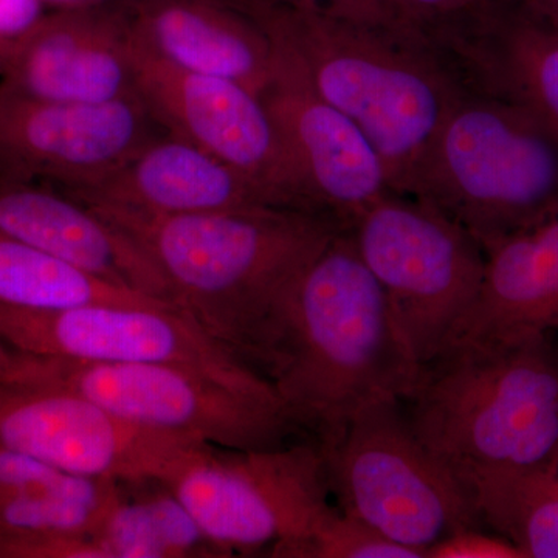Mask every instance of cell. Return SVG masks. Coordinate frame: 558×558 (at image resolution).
Instances as JSON below:
<instances>
[{"label": "cell", "instance_id": "15", "mask_svg": "<svg viewBox=\"0 0 558 558\" xmlns=\"http://www.w3.org/2000/svg\"><path fill=\"white\" fill-rule=\"evenodd\" d=\"M65 193L94 207L159 216L286 207L226 161L168 131L98 182Z\"/></svg>", "mask_w": 558, "mask_h": 558}, {"label": "cell", "instance_id": "27", "mask_svg": "<svg viewBox=\"0 0 558 558\" xmlns=\"http://www.w3.org/2000/svg\"><path fill=\"white\" fill-rule=\"evenodd\" d=\"M38 17L36 0H0V36L27 32Z\"/></svg>", "mask_w": 558, "mask_h": 558}, {"label": "cell", "instance_id": "4", "mask_svg": "<svg viewBox=\"0 0 558 558\" xmlns=\"http://www.w3.org/2000/svg\"><path fill=\"white\" fill-rule=\"evenodd\" d=\"M253 20L299 61L312 87L365 132L396 193L414 178L462 97L403 25L352 20L312 5L258 9Z\"/></svg>", "mask_w": 558, "mask_h": 558}, {"label": "cell", "instance_id": "8", "mask_svg": "<svg viewBox=\"0 0 558 558\" xmlns=\"http://www.w3.org/2000/svg\"><path fill=\"white\" fill-rule=\"evenodd\" d=\"M347 230L384 289L411 357L417 365L435 357L478 299L486 250L435 205L396 191Z\"/></svg>", "mask_w": 558, "mask_h": 558}, {"label": "cell", "instance_id": "26", "mask_svg": "<svg viewBox=\"0 0 558 558\" xmlns=\"http://www.w3.org/2000/svg\"><path fill=\"white\" fill-rule=\"evenodd\" d=\"M403 27L450 16L476 0H389Z\"/></svg>", "mask_w": 558, "mask_h": 558}, {"label": "cell", "instance_id": "3", "mask_svg": "<svg viewBox=\"0 0 558 558\" xmlns=\"http://www.w3.org/2000/svg\"><path fill=\"white\" fill-rule=\"evenodd\" d=\"M89 207L145 248L183 315L253 369L293 279L344 229L290 207L178 216Z\"/></svg>", "mask_w": 558, "mask_h": 558}, {"label": "cell", "instance_id": "21", "mask_svg": "<svg viewBox=\"0 0 558 558\" xmlns=\"http://www.w3.org/2000/svg\"><path fill=\"white\" fill-rule=\"evenodd\" d=\"M106 558L222 557L165 480L120 481L98 532Z\"/></svg>", "mask_w": 558, "mask_h": 558}, {"label": "cell", "instance_id": "18", "mask_svg": "<svg viewBox=\"0 0 558 558\" xmlns=\"http://www.w3.org/2000/svg\"><path fill=\"white\" fill-rule=\"evenodd\" d=\"M517 330L558 332V213L486 248L478 299L450 341Z\"/></svg>", "mask_w": 558, "mask_h": 558}, {"label": "cell", "instance_id": "5", "mask_svg": "<svg viewBox=\"0 0 558 558\" xmlns=\"http://www.w3.org/2000/svg\"><path fill=\"white\" fill-rule=\"evenodd\" d=\"M484 250L558 213V131L519 106L462 95L410 190Z\"/></svg>", "mask_w": 558, "mask_h": 558}, {"label": "cell", "instance_id": "7", "mask_svg": "<svg viewBox=\"0 0 558 558\" xmlns=\"http://www.w3.org/2000/svg\"><path fill=\"white\" fill-rule=\"evenodd\" d=\"M315 444L341 512L422 558L451 535L486 529L458 481L411 428L400 399L371 403Z\"/></svg>", "mask_w": 558, "mask_h": 558}, {"label": "cell", "instance_id": "23", "mask_svg": "<svg viewBox=\"0 0 558 558\" xmlns=\"http://www.w3.org/2000/svg\"><path fill=\"white\" fill-rule=\"evenodd\" d=\"M487 531L523 558H558V470L499 481L475 501Z\"/></svg>", "mask_w": 558, "mask_h": 558}, {"label": "cell", "instance_id": "10", "mask_svg": "<svg viewBox=\"0 0 558 558\" xmlns=\"http://www.w3.org/2000/svg\"><path fill=\"white\" fill-rule=\"evenodd\" d=\"M0 344L27 354L87 362L186 366L284 410L263 374L171 307L95 304L54 312L0 307Z\"/></svg>", "mask_w": 558, "mask_h": 558}, {"label": "cell", "instance_id": "9", "mask_svg": "<svg viewBox=\"0 0 558 558\" xmlns=\"http://www.w3.org/2000/svg\"><path fill=\"white\" fill-rule=\"evenodd\" d=\"M130 57L138 97L165 130L226 161L269 191L279 204L319 213L258 94L238 81L180 69L150 50L134 32L130 33Z\"/></svg>", "mask_w": 558, "mask_h": 558}, {"label": "cell", "instance_id": "14", "mask_svg": "<svg viewBox=\"0 0 558 558\" xmlns=\"http://www.w3.org/2000/svg\"><path fill=\"white\" fill-rule=\"evenodd\" d=\"M165 132L140 97L95 105L0 97V150L68 190L98 182Z\"/></svg>", "mask_w": 558, "mask_h": 558}, {"label": "cell", "instance_id": "22", "mask_svg": "<svg viewBox=\"0 0 558 558\" xmlns=\"http://www.w3.org/2000/svg\"><path fill=\"white\" fill-rule=\"evenodd\" d=\"M95 304L178 310L165 301L110 284L57 256L0 233V307L54 312Z\"/></svg>", "mask_w": 558, "mask_h": 558}, {"label": "cell", "instance_id": "20", "mask_svg": "<svg viewBox=\"0 0 558 558\" xmlns=\"http://www.w3.org/2000/svg\"><path fill=\"white\" fill-rule=\"evenodd\" d=\"M134 33L171 64L238 81L258 95L277 65V46L258 21L238 20L194 3L157 5Z\"/></svg>", "mask_w": 558, "mask_h": 558}, {"label": "cell", "instance_id": "16", "mask_svg": "<svg viewBox=\"0 0 558 558\" xmlns=\"http://www.w3.org/2000/svg\"><path fill=\"white\" fill-rule=\"evenodd\" d=\"M0 233L110 284L174 306L167 278L145 248L68 193L25 185L0 186Z\"/></svg>", "mask_w": 558, "mask_h": 558}, {"label": "cell", "instance_id": "6", "mask_svg": "<svg viewBox=\"0 0 558 558\" xmlns=\"http://www.w3.org/2000/svg\"><path fill=\"white\" fill-rule=\"evenodd\" d=\"M0 380L68 389L138 427L218 449H277L299 435L279 407L170 363L87 362L0 344Z\"/></svg>", "mask_w": 558, "mask_h": 558}, {"label": "cell", "instance_id": "13", "mask_svg": "<svg viewBox=\"0 0 558 558\" xmlns=\"http://www.w3.org/2000/svg\"><path fill=\"white\" fill-rule=\"evenodd\" d=\"M274 43L277 65L259 97L277 121L311 204L347 229L391 193L387 167L365 132L319 97L299 61Z\"/></svg>", "mask_w": 558, "mask_h": 558}, {"label": "cell", "instance_id": "28", "mask_svg": "<svg viewBox=\"0 0 558 558\" xmlns=\"http://www.w3.org/2000/svg\"><path fill=\"white\" fill-rule=\"evenodd\" d=\"M557 2H558V0H557Z\"/></svg>", "mask_w": 558, "mask_h": 558}, {"label": "cell", "instance_id": "19", "mask_svg": "<svg viewBox=\"0 0 558 558\" xmlns=\"http://www.w3.org/2000/svg\"><path fill=\"white\" fill-rule=\"evenodd\" d=\"M167 483L222 557L271 554L277 545V517L245 451L204 447Z\"/></svg>", "mask_w": 558, "mask_h": 558}, {"label": "cell", "instance_id": "25", "mask_svg": "<svg viewBox=\"0 0 558 558\" xmlns=\"http://www.w3.org/2000/svg\"><path fill=\"white\" fill-rule=\"evenodd\" d=\"M293 5H312L352 20L402 25L389 0H284Z\"/></svg>", "mask_w": 558, "mask_h": 558}, {"label": "cell", "instance_id": "17", "mask_svg": "<svg viewBox=\"0 0 558 558\" xmlns=\"http://www.w3.org/2000/svg\"><path fill=\"white\" fill-rule=\"evenodd\" d=\"M9 92L86 105L138 97L130 33L84 17L53 22L14 53Z\"/></svg>", "mask_w": 558, "mask_h": 558}, {"label": "cell", "instance_id": "1", "mask_svg": "<svg viewBox=\"0 0 558 558\" xmlns=\"http://www.w3.org/2000/svg\"><path fill=\"white\" fill-rule=\"evenodd\" d=\"M417 368L347 229L293 279L256 363L296 432L315 442L371 403L402 399Z\"/></svg>", "mask_w": 558, "mask_h": 558}, {"label": "cell", "instance_id": "2", "mask_svg": "<svg viewBox=\"0 0 558 558\" xmlns=\"http://www.w3.org/2000/svg\"><path fill=\"white\" fill-rule=\"evenodd\" d=\"M554 333L517 330L451 340L418 365L400 399L417 438L473 506L499 481L558 470Z\"/></svg>", "mask_w": 558, "mask_h": 558}, {"label": "cell", "instance_id": "11", "mask_svg": "<svg viewBox=\"0 0 558 558\" xmlns=\"http://www.w3.org/2000/svg\"><path fill=\"white\" fill-rule=\"evenodd\" d=\"M407 28L462 95L519 106L558 131L557 0H476Z\"/></svg>", "mask_w": 558, "mask_h": 558}, {"label": "cell", "instance_id": "24", "mask_svg": "<svg viewBox=\"0 0 558 558\" xmlns=\"http://www.w3.org/2000/svg\"><path fill=\"white\" fill-rule=\"evenodd\" d=\"M425 558H523L501 535L486 529H470L444 539L427 550Z\"/></svg>", "mask_w": 558, "mask_h": 558}, {"label": "cell", "instance_id": "12", "mask_svg": "<svg viewBox=\"0 0 558 558\" xmlns=\"http://www.w3.org/2000/svg\"><path fill=\"white\" fill-rule=\"evenodd\" d=\"M0 447L120 483L170 480L207 444L138 427L68 389L0 380Z\"/></svg>", "mask_w": 558, "mask_h": 558}]
</instances>
